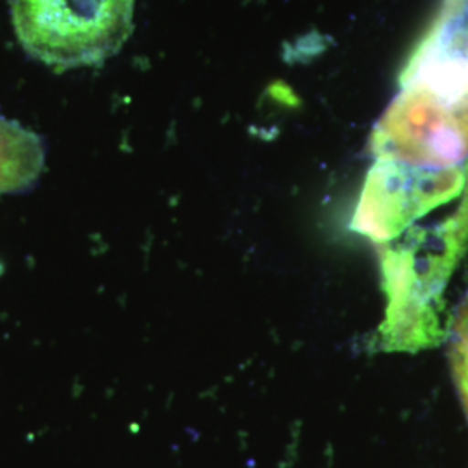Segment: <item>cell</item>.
I'll return each instance as SVG.
<instances>
[{
    "instance_id": "1",
    "label": "cell",
    "mask_w": 468,
    "mask_h": 468,
    "mask_svg": "<svg viewBox=\"0 0 468 468\" xmlns=\"http://www.w3.org/2000/svg\"><path fill=\"white\" fill-rule=\"evenodd\" d=\"M375 160L408 167H460L468 162V52L446 16L432 19L408 58L399 92L377 122Z\"/></svg>"
},
{
    "instance_id": "2",
    "label": "cell",
    "mask_w": 468,
    "mask_h": 468,
    "mask_svg": "<svg viewBox=\"0 0 468 468\" xmlns=\"http://www.w3.org/2000/svg\"><path fill=\"white\" fill-rule=\"evenodd\" d=\"M378 249L387 299L377 335L380 349L417 352L439 346L452 326L442 293L468 250V195Z\"/></svg>"
},
{
    "instance_id": "3",
    "label": "cell",
    "mask_w": 468,
    "mask_h": 468,
    "mask_svg": "<svg viewBox=\"0 0 468 468\" xmlns=\"http://www.w3.org/2000/svg\"><path fill=\"white\" fill-rule=\"evenodd\" d=\"M135 0H11L17 40L54 68L98 65L133 32Z\"/></svg>"
},
{
    "instance_id": "4",
    "label": "cell",
    "mask_w": 468,
    "mask_h": 468,
    "mask_svg": "<svg viewBox=\"0 0 468 468\" xmlns=\"http://www.w3.org/2000/svg\"><path fill=\"white\" fill-rule=\"evenodd\" d=\"M467 195L468 162L432 170L375 160L352 218V231L380 247L425 218L450 210Z\"/></svg>"
},
{
    "instance_id": "5",
    "label": "cell",
    "mask_w": 468,
    "mask_h": 468,
    "mask_svg": "<svg viewBox=\"0 0 468 468\" xmlns=\"http://www.w3.org/2000/svg\"><path fill=\"white\" fill-rule=\"evenodd\" d=\"M27 176V141L21 127L0 117V193L19 191Z\"/></svg>"
},
{
    "instance_id": "6",
    "label": "cell",
    "mask_w": 468,
    "mask_h": 468,
    "mask_svg": "<svg viewBox=\"0 0 468 468\" xmlns=\"http://www.w3.org/2000/svg\"><path fill=\"white\" fill-rule=\"evenodd\" d=\"M441 7L448 13L454 34L468 52V0H442Z\"/></svg>"
}]
</instances>
